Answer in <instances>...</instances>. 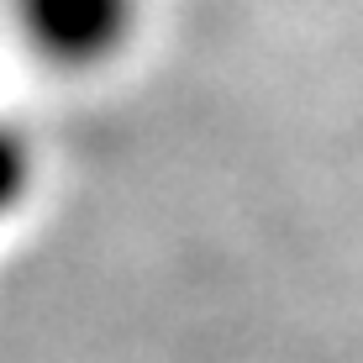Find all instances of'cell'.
Masks as SVG:
<instances>
[{"instance_id": "cell-2", "label": "cell", "mask_w": 363, "mask_h": 363, "mask_svg": "<svg viewBox=\"0 0 363 363\" xmlns=\"http://www.w3.org/2000/svg\"><path fill=\"white\" fill-rule=\"evenodd\" d=\"M27 190H32V143L11 121H0V216H11Z\"/></svg>"}, {"instance_id": "cell-1", "label": "cell", "mask_w": 363, "mask_h": 363, "mask_svg": "<svg viewBox=\"0 0 363 363\" xmlns=\"http://www.w3.org/2000/svg\"><path fill=\"white\" fill-rule=\"evenodd\" d=\"M16 21L53 69H100L132 43L137 0H16Z\"/></svg>"}]
</instances>
